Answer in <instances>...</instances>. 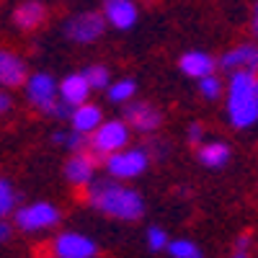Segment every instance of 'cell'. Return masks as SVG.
<instances>
[{
  "mask_svg": "<svg viewBox=\"0 0 258 258\" xmlns=\"http://www.w3.org/2000/svg\"><path fill=\"white\" fill-rule=\"evenodd\" d=\"M85 202L96 212L121 222H137L145 214V199L140 191L114 178H93L85 186Z\"/></svg>",
  "mask_w": 258,
  "mask_h": 258,
  "instance_id": "obj_1",
  "label": "cell"
},
{
  "mask_svg": "<svg viewBox=\"0 0 258 258\" xmlns=\"http://www.w3.org/2000/svg\"><path fill=\"white\" fill-rule=\"evenodd\" d=\"M225 114L235 129H250L258 124V73L230 75Z\"/></svg>",
  "mask_w": 258,
  "mask_h": 258,
  "instance_id": "obj_2",
  "label": "cell"
},
{
  "mask_svg": "<svg viewBox=\"0 0 258 258\" xmlns=\"http://www.w3.org/2000/svg\"><path fill=\"white\" fill-rule=\"evenodd\" d=\"M101 163H103V170H106V176H109V178L126 183V181L142 176L147 170L150 153L145 147H124V150H116V153L106 155Z\"/></svg>",
  "mask_w": 258,
  "mask_h": 258,
  "instance_id": "obj_3",
  "label": "cell"
},
{
  "mask_svg": "<svg viewBox=\"0 0 258 258\" xmlns=\"http://www.w3.org/2000/svg\"><path fill=\"white\" fill-rule=\"evenodd\" d=\"M129 140H132V129L124 119H103L96 132L88 135V147L98 160H103L116 150L129 147Z\"/></svg>",
  "mask_w": 258,
  "mask_h": 258,
  "instance_id": "obj_4",
  "label": "cell"
},
{
  "mask_svg": "<svg viewBox=\"0 0 258 258\" xmlns=\"http://www.w3.org/2000/svg\"><path fill=\"white\" fill-rule=\"evenodd\" d=\"M13 217H16V227L21 232H44L59 222L62 214L49 202H31L26 207H18L13 212Z\"/></svg>",
  "mask_w": 258,
  "mask_h": 258,
  "instance_id": "obj_5",
  "label": "cell"
},
{
  "mask_svg": "<svg viewBox=\"0 0 258 258\" xmlns=\"http://www.w3.org/2000/svg\"><path fill=\"white\" fill-rule=\"evenodd\" d=\"M24 91H26V101L44 116L52 114V109L59 101V83L49 73H34L31 78H26Z\"/></svg>",
  "mask_w": 258,
  "mask_h": 258,
  "instance_id": "obj_6",
  "label": "cell"
},
{
  "mask_svg": "<svg viewBox=\"0 0 258 258\" xmlns=\"http://www.w3.org/2000/svg\"><path fill=\"white\" fill-rule=\"evenodd\" d=\"M106 31V18L103 13H96V11H85V13H78L73 18H68L64 24V36L75 44H93L98 41Z\"/></svg>",
  "mask_w": 258,
  "mask_h": 258,
  "instance_id": "obj_7",
  "label": "cell"
},
{
  "mask_svg": "<svg viewBox=\"0 0 258 258\" xmlns=\"http://www.w3.org/2000/svg\"><path fill=\"white\" fill-rule=\"evenodd\" d=\"M124 121L129 124L132 132H140V135H153L160 129L163 124V114L155 103L150 101H129L124 106Z\"/></svg>",
  "mask_w": 258,
  "mask_h": 258,
  "instance_id": "obj_8",
  "label": "cell"
},
{
  "mask_svg": "<svg viewBox=\"0 0 258 258\" xmlns=\"http://www.w3.org/2000/svg\"><path fill=\"white\" fill-rule=\"evenodd\" d=\"M98 245L83 232H59L52 240V258H96Z\"/></svg>",
  "mask_w": 258,
  "mask_h": 258,
  "instance_id": "obj_9",
  "label": "cell"
},
{
  "mask_svg": "<svg viewBox=\"0 0 258 258\" xmlns=\"http://www.w3.org/2000/svg\"><path fill=\"white\" fill-rule=\"evenodd\" d=\"M220 70L225 73H258V47L255 44H238V47H232L227 49L220 59Z\"/></svg>",
  "mask_w": 258,
  "mask_h": 258,
  "instance_id": "obj_10",
  "label": "cell"
},
{
  "mask_svg": "<svg viewBox=\"0 0 258 258\" xmlns=\"http://www.w3.org/2000/svg\"><path fill=\"white\" fill-rule=\"evenodd\" d=\"M96 168H98V158L93 153H73L64 163V178L73 186H88L96 178Z\"/></svg>",
  "mask_w": 258,
  "mask_h": 258,
  "instance_id": "obj_11",
  "label": "cell"
},
{
  "mask_svg": "<svg viewBox=\"0 0 258 258\" xmlns=\"http://www.w3.org/2000/svg\"><path fill=\"white\" fill-rule=\"evenodd\" d=\"M29 73H26V62L21 59L16 52L0 47V88L11 91V88H21L26 83Z\"/></svg>",
  "mask_w": 258,
  "mask_h": 258,
  "instance_id": "obj_12",
  "label": "cell"
},
{
  "mask_svg": "<svg viewBox=\"0 0 258 258\" xmlns=\"http://www.w3.org/2000/svg\"><path fill=\"white\" fill-rule=\"evenodd\" d=\"M103 18L119 31H129L137 24V6L132 0H103Z\"/></svg>",
  "mask_w": 258,
  "mask_h": 258,
  "instance_id": "obj_13",
  "label": "cell"
},
{
  "mask_svg": "<svg viewBox=\"0 0 258 258\" xmlns=\"http://www.w3.org/2000/svg\"><path fill=\"white\" fill-rule=\"evenodd\" d=\"M178 68L186 78H194V80H199V78H207L212 75L214 70H217V59H214L209 52H199V49H194V52H186L181 59H178Z\"/></svg>",
  "mask_w": 258,
  "mask_h": 258,
  "instance_id": "obj_14",
  "label": "cell"
},
{
  "mask_svg": "<svg viewBox=\"0 0 258 258\" xmlns=\"http://www.w3.org/2000/svg\"><path fill=\"white\" fill-rule=\"evenodd\" d=\"M101 121H103L101 106H96V103H91V101H85V103H80V106H73L70 124H73L75 132H80V135L88 137V135H93L96 129H98Z\"/></svg>",
  "mask_w": 258,
  "mask_h": 258,
  "instance_id": "obj_15",
  "label": "cell"
},
{
  "mask_svg": "<svg viewBox=\"0 0 258 258\" xmlns=\"http://www.w3.org/2000/svg\"><path fill=\"white\" fill-rule=\"evenodd\" d=\"M47 21V8L39 0H24L21 6H16L13 11V24L21 31H36L41 24Z\"/></svg>",
  "mask_w": 258,
  "mask_h": 258,
  "instance_id": "obj_16",
  "label": "cell"
},
{
  "mask_svg": "<svg viewBox=\"0 0 258 258\" xmlns=\"http://www.w3.org/2000/svg\"><path fill=\"white\" fill-rule=\"evenodd\" d=\"M91 96V85L83 73H70L59 80V98L68 106H80Z\"/></svg>",
  "mask_w": 258,
  "mask_h": 258,
  "instance_id": "obj_17",
  "label": "cell"
},
{
  "mask_svg": "<svg viewBox=\"0 0 258 258\" xmlns=\"http://www.w3.org/2000/svg\"><path fill=\"white\" fill-rule=\"evenodd\" d=\"M230 155H232V150L230 145L220 142V140H212V142H202L199 150H197V158L204 168H212V170H217V168H225L230 163Z\"/></svg>",
  "mask_w": 258,
  "mask_h": 258,
  "instance_id": "obj_18",
  "label": "cell"
},
{
  "mask_svg": "<svg viewBox=\"0 0 258 258\" xmlns=\"http://www.w3.org/2000/svg\"><path fill=\"white\" fill-rule=\"evenodd\" d=\"M135 93H137V83L132 78L114 80V83H109V88H106V98L111 103H124V106L135 98Z\"/></svg>",
  "mask_w": 258,
  "mask_h": 258,
  "instance_id": "obj_19",
  "label": "cell"
},
{
  "mask_svg": "<svg viewBox=\"0 0 258 258\" xmlns=\"http://www.w3.org/2000/svg\"><path fill=\"white\" fill-rule=\"evenodd\" d=\"M52 142L70 150V153H83L88 147V137L75 132V129H57V132H52Z\"/></svg>",
  "mask_w": 258,
  "mask_h": 258,
  "instance_id": "obj_20",
  "label": "cell"
},
{
  "mask_svg": "<svg viewBox=\"0 0 258 258\" xmlns=\"http://www.w3.org/2000/svg\"><path fill=\"white\" fill-rule=\"evenodd\" d=\"M16 209H18V191L8 178L0 176V220L11 217Z\"/></svg>",
  "mask_w": 258,
  "mask_h": 258,
  "instance_id": "obj_21",
  "label": "cell"
},
{
  "mask_svg": "<svg viewBox=\"0 0 258 258\" xmlns=\"http://www.w3.org/2000/svg\"><path fill=\"white\" fill-rule=\"evenodd\" d=\"M85 80H88L91 85V91H106L109 88V83H111V73L106 64H91L88 70H83Z\"/></svg>",
  "mask_w": 258,
  "mask_h": 258,
  "instance_id": "obj_22",
  "label": "cell"
},
{
  "mask_svg": "<svg viewBox=\"0 0 258 258\" xmlns=\"http://www.w3.org/2000/svg\"><path fill=\"white\" fill-rule=\"evenodd\" d=\"M165 250L170 253V258H202V250H199V245L194 243V240H188V238L170 240Z\"/></svg>",
  "mask_w": 258,
  "mask_h": 258,
  "instance_id": "obj_23",
  "label": "cell"
},
{
  "mask_svg": "<svg viewBox=\"0 0 258 258\" xmlns=\"http://www.w3.org/2000/svg\"><path fill=\"white\" fill-rule=\"evenodd\" d=\"M199 93H202V98H207V101H217V98H222V93H225V83H222V78L220 75H207V78H199Z\"/></svg>",
  "mask_w": 258,
  "mask_h": 258,
  "instance_id": "obj_24",
  "label": "cell"
},
{
  "mask_svg": "<svg viewBox=\"0 0 258 258\" xmlns=\"http://www.w3.org/2000/svg\"><path fill=\"white\" fill-rule=\"evenodd\" d=\"M145 240H147V248L153 250V253L165 250V248H168V243H170L168 232H165L163 227H158V225H153V227H150V230L145 232Z\"/></svg>",
  "mask_w": 258,
  "mask_h": 258,
  "instance_id": "obj_25",
  "label": "cell"
},
{
  "mask_svg": "<svg viewBox=\"0 0 258 258\" xmlns=\"http://www.w3.org/2000/svg\"><path fill=\"white\" fill-rule=\"evenodd\" d=\"M186 140H188V145H202L204 142V124L202 121H191L188 126H186Z\"/></svg>",
  "mask_w": 258,
  "mask_h": 258,
  "instance_id": "obj_26",
  "label": "cell"
},
{
  "mask_svg": "<svg viewBox=\"0 0 258 258\" xmlns=\"http://www.w3.org/2000/svg\"><path fill=\"white\" fill-rule=\"evenodd\" d=\"M230 258H250V235H240V238L235 240Z\"/></svg>",
  "mask_w": 258,
  "mask_h": 258,
  "instance_id": "obj_27",
  "label": "cell"
},
{
  "mask_svg": "<svg viewBox=\"0 0 258 258\" xmlns=\"http://www.w3.org/2000/svg\"><path fill=\"white\" fill-rule=\"evenodd\" d=\"M147 150V153H150V158H168L165 153H168V145H163L160 140H150V147H145Z\"/></svg>",
  "mask_w": 258,
  "mask_h": 258,
  "instance_id": "obj_28",
  "label": "cell"
},
{
  "mask_svg": "<svg viewBox=\"0 0 258 258\" xmlns=\"http://www.w3.org/2000/svg\"><path fill=\"white\" fill-rule=\"evenodd\" d=\"M13 238V225L8 220H0V243H8Z\"/></svg>",
  "mask_w": 258,
  "mask_h": 258,
  "instance_id": "obj_29",
  "label": "cell"
},
{
  "mask_svg": "<svg viewBox=\"0 0 258 258\" xmlns=\"http://www.w3.org/2000/svg\"><path fill=\"white\" fill-rule=\"evenodd\" d=\"M11 106H13V101H11V93H6L3 88H0V116H6V114L11 111Z\"/></svg>",
  "mask_w": 258,
  "mask_h": 258,
  "instance_id": "obj_30",
  "label": "cell"
},
{
  "mask_svg": "<svg viewBox=\"0 0 258 258\" xmlns=\"http://www.w3.org/2000/svg\"><path fill=\"white\" fill-rule=\"evenodd\" d=\"M253 31L258 34V16H253Z\"/></svg>",
  "mask_w": 258,
  "mask_h": 258,
  "instance_id": "obj_31",
  "label": "cell"
},
{
  "mask_svg": "<svg viewBox=\"0 0 258 258\" xmlns=\"http://www.w3.org/2000/svg\"><path fill=\"white\" fill-rule=\"evenodd\" d=\"M255 16H258V0H255Z\"/></svg>",
  "mask_w": 258,
  "mask_h": 258,
  "instance_id": "obj_32",
  "label": "cell"
}]
</instances>
